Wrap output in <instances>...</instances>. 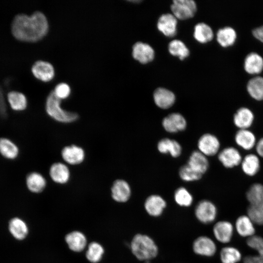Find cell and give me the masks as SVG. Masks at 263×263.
Returning <instances> with one entry per match:
<instances>
[{
  "label": "cell",
  "mask_w": 263,
  "mask_h": 263,
  "mask_svg": "<svg viewBox=\"0 0 263 263\" xmlns=\"http://www.w3.org/2000/svg\"><path fill=\"white\" fill-rule=\"evenodd\" d=\"M63 160L70 165H77L82 163L85 158V152L82 148L76 145L64 147L61 151Z\"/></svg>",
  "instance_id": "16"
},
{
  "label": "cell",
  "mask_w": 263,
  "mask_h": 263,
  "mask_svg": "<svg viewBox=\"0 0 263 263\" xmlns=\"http://www.w3.org/2000/svg\"><path fill=\"white\" fill-rule=\"evenodd\" d=\"M254 118L252 110L247 107H242L239 108L234 114L233 122L239 130L249 129L253 124Z\"/></svg>",
  "instance_id": "9"
},
{
  "label": "cell",
  "mask_w": 263,
  "mask_h": 263,
  "mask_svg": "<svg viewBox=\"0 0 263 263\" xmlns=\"http://www.w3.org/2000/svg\"><path fill=\"white\" fill-rule=\"evenodd\" d=\"M253 223L248 216H240L235 223L236 228L238 234L243 237L248 238L254 235L255 232Z\"/></svg>",
  "instance_id": "31"
},
{
  "label": "cell",
  "mask_w": 263,
  "mask_h": 263,
  "mask_svg": "<svg viewBox=\"0 0 263 263\" xmlns=\"http://www.w3.org/2000/svg\"><path fill=\"white\" fill-rule=\"evenodd\" d=\"M169 53L178 56L181 60L187 57L189 51L186 45L181 40L175 39L169 42L168 46Z\"/></svg>",
  "instance_id": "35"
},
{
  "label": "cell",
  "mask_w": 263,
  "mask_h": 263,
  "mask_svg": "<svg viewBox=\"0 0 263 263\" xmlns=\"http://www.w3.org/2000/svg\"><path fill=\"white\" fill-rule=\"evenodd\" d=\"M244 68L250 74L260 73L263 70V57L257 52L248 53L244 58Z\"/></svg>",
  "instance_id": "17"
},
{
  "label": "cell",
  "mask_w": 263,
  "mask_h": 263,
  "mask_svg": "<svg viewBox=\"0 0 263 263\" xmlns=\"http://www.w3.org/2000/svg\"><path fill=\"white\" fill-rule=\"evenodd\" d=\"M61 100L58 98L52 91L48 94L46 101V111L54 120L64 123L74 122L78 118L75 113L66 111L61 107Z\"/></svg>",
  "instance_id": "3"
},
{
  "label": "cell",
  "mask_w": 263,
  "mask_h": 263,
  "mask_svg": "<svg viewBox=\"0 0 263 263\" xmlns=\"http://www.w3.org/2000/svg\"><path fill=\"white\" fill-rule=\"evenodd\" d=\"M48 30L47 19L40 11H36L30 16L25 14H18L11 24L13 35L22 41H38L46 35Z\"/></svg>",
  "instance_id": "1"
},
{
  "label": "cell",
  "mask_w": 263,
  "mask_h": 263,
  "mask_svg": "<svg viewBox=\"0 0 263 263\" xmlns=\"http://www.w3.org/2000/svg\"><path fill=\"white\" fill-rule=\"evenodd\" d=\"M179 174L183 180L187 182L198 180L203 176L202 174L195 171L187 164L180 168Z\"/></svg>",
  "instance_id": "40"
},
{
  "label": "cell",
  "mask_w": 263,
  "mask_h": 263,
  "mask_svg": "<svg viewBox=\"0 0 263 263\" xmlns=\"http://www.w3.org/2000/svg\"><path fill=\"white\" fill-rule=\"evenodd\" d=\"M166 206L165 201L158 195H152L147 198L144 207L148 213L154 217L160 216Z\"/></svg>",
  "instance_id": "21"
},
{
  "label": "cell",
  "mask_w": 263,
  "mask_h": 263,
  "mask_svg": "<svg viewBox=\"0 0 263 263\" xmlns=\"http://www.w3.org/2000/svg\"><path fill=\"white\" fill-rule=\"evenodd\" d=\"M112 196L117 202L124 203L130 198L131 194V188L128 183L124 180H115L111 188Z\"/></svg>",
  "instance_id": "15"
},
{
  "label": "cell",
  "mask_w": 263,
  "mask_h": 263,
  "mask_svg": "<svg viewBox=\"0 0 263 263\" xmlns=\"http://www.w3.org/2000/svg\"><path fill=\"white\" fill-rule=\"evenodd\" d=\"M240 165L245 175L254 176L258 173L261 168L259 156L254 153L247 154L243 158Z\"/></svg>",
  "instance_id": "18"
},
{
  "label": "cell",
  "mask_w": 263,
  "mask_h": 263,
  "mask_svg": "<svg viewBox=\"0 0 263 263\" xmlns=\"http://www.w3.org/2000/svg\"><path fill=\"white\" fill-rule=\"evenodd\" d=\"M173 15L176 19H187L193 17L197 11L195 2L192 0H175L171 5Z\"/></svg>",
  "instance_id": "4"
},
{
  "label": "cell",
  "mask_w": 263,
  "mask_h": 263,
  "mask_svg": "<svg viewBox=\"0 0 263 263\" xmlns=\"http://www.w3.org/2000/svg\"><path fill=\"white\" fill-rule=\"evenodd\" d=\"M198 147L199 151L205 155L213 156L218 152L220 143L214 135L206 133L202 135L199 139Z\"/></svg>",
  "instance_id": "7"
},
{
  "label": "cell",
  "mask_w": 263,
  "mask_h": 263,
  "mask_svg": "<svg viewBox=\"0 0 263 263\" xmlns=\"http://www.w3.org/2000/svg\"><path fill=\"white\" fill-rule=\"evenodd\" d=\"M65 241L69 248L76 252L82 251L87 244L85 236L78 231H74L68 233L65 237Z\"/></svg>",
  "instance_id": "22"
},
{
  "label": "cell",
  "mask_w": 263,
  "mask_h": 263,
  "mask_svg": "<svg viewBox=\"0 0 263 263\" xmlns=\"http://www.w3.org/2000/svg\"><path fill=\"white\" fill-rule=\"evenodd\" d=\"M247 216L253 223L263 225V203L250 205L247 208Z\"/></svg>",
  "instance_id": "38"
},
{
  "label": "cell",
  "mask_w": 263,
  "mask_h": 263,
  "mask_svg": "<svg viewBox=\"0 0 263 263\" xmlns=\"http://www.w3.org/2000/svg\"><path fill=\"white\" fill-rule=\"evenodd\" d=\"M174 199L177 204L182 207H189L193 201L191 194L183 187L179 188L175 191Z\"/></svg>",
  "instance_id": "39"
},
{
  "label": "cell",
  "mask_w": 263,
  "mask_h": 263,
  "mask_svg": "<svg viewBox=\"0 0 263 263\" xmlns=\"http://www.w3.org/2000/svg\"><path fill=\"white\" fill-rule=\"evenodd\" d=\"M218 158L223 166L228 169L240 165L243 159L240 152L233 147H228L223 149L219 152Z\"/></svg>",
  "instance_id": "5"
},
{
  "label": "cell",
  "mask_w": 263,
  "mask_h": 263,
  "mask_svg": "<svg viewBox=\"0 0 263 263\" xmlns=\"http://www.w3.org/2000/svg\"><path fill=\"white\" fill-rule=\"evenodd\" d=\"M26 184L28 189L33 193H39L45 188L46 185L45 179L40 173L33 172L26 178Z\"/></svg>",
  "instance_id": "28"
},
{
  "label": "cell",
  "mask_w": 263,
  "mask_h": 263,
  "mask_svg": "<svg viewBox=\"0 0 263 263\" xmlns=\"http://www.w3.org/2000/svg\"><path fill=\"white\" fill-rule=\"evenodd\" d=\"M53 92L58 98L62 100L69 97L71 93V89L67 83L62 82L56 85Z\"/></svg>",
  "instance_id": "42"
},
{
  "label": "cell",
  "mask_w": 263,
  "mask_h": 263,
  "mask_svg": "<svg viewBox=\"0 0 263 263\" xmlns=\"http://www.w3.org/2000/svg\"><path fill=\"white\" fill-rule=\"evenodd\" d=\"M7 98L11 108L14 111H22L27 107V98L21 92L16 91H10L8 93Z\"/></svg>",
  "instance_id": "30"
},
{
  "label": "cell",
  "mask_w": 263,
  "mask_h": 263,
  "mask_svg": "<svg viewBox=\"0 0 263 263\" xmlns=\"http://www.w3.org/2000/svg\"><path fill=\"white\" fill-rule=\"evenodd\" d=\"M193 36L197 41L205 43L213 39L214 34L208 25L205 23H199L194 27Z\"/></svg>",
  "instance_id": "33"
},
{
  "label": "cell",
  "mask_w": 263,
  "mask_h": 263,
  "mask_svg": "<svg viewBox=\"0 0 263 263\" xmlns=\"http://www.w3.org/2000/svg\"><path fill=\"white\" fill-rule=\"evenodd\" d=\"M234 140L240 148L245 150L253 149L257 142L255 134L249 129L239 130L235 133Z\"/></svg>",
  "instance_id": "14"
},
{
  "label": "cell",
  "mask_w": 263,
  "mask_h": 263,
  "mask_svg": "<svg viewBox=\"0 0 263 263\" xmlns=\"http://www.w3.org/2000/svg\"><path fill=\"white\" fill-rule=\"evenodd\" d=\"M246 197L250 205L263 203V185L259 183L253 184L248 189Z\"/></svg>",
  "instance_id": "34"
},
{
  "label": "cell",
  "mask_w": 263,
  "mask_h": 263,
  "mask_svg": "<svg viewBox=\"0 0 263 263\" xmlns=\"http://www.w3.org/2000/svg\"><path fill=\"white\" fill-rule=\"evenodd\" d=\"M131 248L133 254L139 260H149L155 257L158 247L150 237L138 234L132 239Z\"/></svg>",
  "instance_id": "2"
},
{
  "label": "cell",
  "mask_w": 263,
  "mask_h": 263,
  "mask_svg": "<svg viewBox=\"0 0 263 263\" xmlns=\"http://www.w3.org/2000/svg\"><path fill=\"white\" fill-rule=\"evenodd\" d=\"M247 244L250 248L256 250L259 255L263 257V238L253 235L248 238Z\"/></svg>",
  "instance_id": "41"
},
{
  "label": "cell",
  "mask_w": 263,
  "mask_h": 263,
  "mask_svg": "<svg viewBox=\"0 0 263 263\" xmlns=\"http://www.w3.org/2000/svg\"><path fill=\"white\" fill-rule=\"evenodd\" d=\"M50 176L55 183L65 184L70 178V171L66 165L62 163H55L50 167Z\"/></svg>",
  "instance_id": "24"
},
{
  "label": "cell",
  "mask_w": 263,
  "mask_h": 263,
  "mask_svg": "<svg viewBox=\"0 0 263 263\" xmlns=\"http://www.w3.org/2000/svg\"><path fill=\"white\" fill-rule=\"evenodd\" d=\"M242 258L241 254L237 248L227 246L222 249L220 258L222 263H237Z\"/></svg>",
  "instance_id": "36"
},
{
  "label": "cell",
  "mask_w": 263,
  "mask_h": 263,
  "mask_svg": "<svg viewBox=\"0 0 263 263\" xmlns=\"http://www.w3.org/2000/svg\"><path fill=\"white\" fill-rule=\"evenodd\" d=\"M31 72L38 79L43 82H49L55 75V69L49 62L43 60L36 61L32 66Z\"/></svg>",
  "instance_id": "8"
},
{
  "label": "cell",
  "mask_w": 263,
  "mask_h": 263,
  "mask_svg": "<svg viewBox=\"0 0 263 263\" xmlns=\"http://www.w3.org/2000/svg\"><path fill=\"white\" fill-rule=\"evenodd\" d=\"M153 99L158 107L166 109L173 105L175 96L170 91L164 88H158L154 92Z\"/></svg>",
  "instance_id": "19"
},
{
  "label": "cell",
  "mask_w": 263,
  "mask_h": 263,
  "mask_svg": "<svg viewBox=\"0 0 263 263\" xmlns=\"http://www.w3.org/2000/svg\"><path fill=\"white\" fill-rule=\"evenodd\" d=\"M177 21L176 17L171 14H165L159 18L157 24V28L164 35L172 37L177 32Z\"/></svg>",
  "instance_id": "12"
},
{
  "label": "cell",
  "mask_w": 263,
  "mask_h": 263,
  "mask_svg": "<svg viewBox=\"0 0 263 263\" xmlns=\"http://www.w3.org/2000/svg\"><path fill=\"white\" fill-rule=\"evenodd\" d=\"M9 230L12 236L19 240L25 239L28 233L26 224L19 218H14L10 220Z\"/></svg>",
  "instance_id": "29"
},
{
  "label": "cell",
  "mask_w": 263,
  "mask_h": 263,
  "mask_svg": "<svg viewBox=\"0 0 263 263\" xmlns=\"http://www.w3.org/2000/svg\"><path fill=\"white\" fill-rule=\"evenodd\" d=\"M187 165L195 171L202 174L207 171L209 166L208 161L206 156L198 150L192 152Z\"/></svg>",
  "instance_id": "23"
},
{
  "label": "cell",
  "mask_w": 263,
  "mask_h": 263,
  "mask_svg": "<svg viewBox=\"0 0 263 263\" xmlns=\"http://www.w3.org/2000/svg\"><path fill=\"white\" fill-rule=\"evenodd\" d=\"M213 233L216 239L222 243L229 242L232 237L233 227L227 221H219L214 226Z\"/></svg>",
  "instance_id": "20"
},
{
  "label": "cell",
  "mask_w": 263,
  "mask_h": 263,
  "mask_svg": "<svg viewBox=\"0 0 263 263\" xmlns=\"http://www.w3.org/2000/svg\"><path fill=\"white\" fill-rule=\"evenodd\" d=\"M158 150L162 153H169L173 157H178L181 153V146L176 141L169 138L161 139L158 143Z\"/></svg>",
  "instance_id": "32"
},
{
  "label": "cell",
  "mask_w": 263,
  "mask_h": 263,
  "mask_svg": "<svg viewBox=\"0 0 263 263\" xmlns=\"http://www.w3.org/2000/svg\"><path fill=\"white\" fill-rule=\"evenodd\" d=\"M197 218L205 224H208L214 221L217 215L215 206L210 201L203 200L198 203L195 210Z\"/></svg>",
  "instance_id": "6"
},
{
  "label": "cell",
  "mask_w": 263,
  "mask_h": 263,
  "mask_svg": "<svg viewBox=\"0 0 263 263\" xmlns=\"http://www.w3.org/2000/svg\"><path fill=\"white\" fill-rule=\"evenodd\" d=\"M252 33L255 38L263 42V25L254 28Z\"/></svg>",
  "instance_id": "44"
},
{
  "label": "cell",
  "mask_w": 263,
  "mask_h": 263,
  "mask_svg": "<svg viewBox=\"0 0 263 263\" xmlns=\"http://www.w3.org/2000/svg\"><path fill=\"white\" fill-rule=\"evenodd\" d=\"M244 263H263V257L258 255H249L244 260Z\"/></svg>",
  "instance_id": "43"
},
{
  "label": "cell",
  "mask_w": 263,
  "mask_h": 263,
  "mask_svg": "<svg viewBox=\"0 0 263 263\" xmlns=\"http://www.w3.org/2000/svg\"><path fill=\"white\" fill-rule=\"evenodd\" d=\"M246 90L255 100H263V77L257 75L250 78L247 83Z\"/></svg>",
  "instance_id": "27"
},
{
  "label": "cell",
  "mask_w": 263,
  "mask_h": 263,
  "mask_svg": "<svg viewBox=\"0 0 263 263\" xmlns=\"http://www.w3.org/2000/svg\"><path fill=\"white\" fill-rule=\"evenodd\" d=\"M237 32L231 26H225L219 29L216 34V38L219 44L224 47L233 45L237 39Z\"/></svg>",
  "instance_id": "25"
},
{
  "label": "cell",
  "mask_w": 263,
  "mask_h": 263,
  "mask_svg": "<svg viewBox=\"0 0 263 263\" xmlns=\"http://www.w3.org/2000/svg\"><path fill=\"white\" fill-rule=\"evenodd\" d=\"M133 58L142 64L151 61L154 57V51L149 44L142 42L135 43L132 47Z\"/></svg>",
  "instance_id": "11"
},
{
  "label": "cell",
  "mask_w": 263,
  "mask_h": 263,
  "mask_svg": "<svg viewBox=\"0 0 263 263\" xmlns=\"http://www.w3.org/2000/svg\"><path fill=\"white\" fill-rule=\"evenodd\" d=\"M104 253L103 246L100 244L94 242L89 244L86 256L90 262L97 263L101 260Z\"/></svg>",
  "instance_id": "37"
},
{
  "label": "cell",
  "mask_w": 263,
  "mask_h": 263,
  "mask_svg": "<svg viewBox=\"0 0 263 263\" xmlns=\"http://www.w3.org/2000/svg\"><path fill=\"white\" fill-rule=\"evenodd\" d=\"M164 129L169 132L174 133L185 130L187 122L179 113H172L165 117L162 121Z\"/></svg>",
  "instance_id": "10"
},
{
  "label": "cell",
  "mask_w": 263,
  "mask_h": 263,
  "mask_svg": "<svg viewBox=\"0 0 263 263\" xmlns=\"http://www.w3.org/2000/svg\"><path fill=\"white\" fill-rule=\"evenodd\" d=\"M257 155L259 157L263 158V137L260 138L256 143L255 147Z\"/></svg>",
  "instance_id": "45"
},
{
  "label": "cell",
  "mask_w": 263,
  "mask_h": 263,
  "mask_svg": "<svg viewBox=\"0 0 263 263\" xmlns=\"http://www.w3.org/2000/svg\"><path fill=\"white\" fill-rule=\"evenodd\" d=\"M193 249L198 255L209 257L215 253L216 246L210 238L206 236H201L194 241Z\"/></svg>",
  "instance_id": "13"
},
{
  "label": "cell",
  "mask_w": 263,
  "mask_h": 263,
  "mask_svg": "<svg viewBox=\"0 0 263 263\" xmlns=\"http://www.w3.org/2000/svg\"><path fill=\"white\" fill-rule=\"evenodd\" d=\"M18 146L11 139L6 137L0 138V154L8 160L16 159L19 154Z\"/></svg>",
  "instance_id": "26"
}]
</instances>
